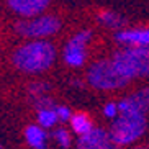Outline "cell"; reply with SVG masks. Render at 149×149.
<instances>
[{"mask_svg": "<svg viewBox=\"0 0 149 149\" xmlns=\"http://www.w3.org/2000/svg\"><path fill=\"white\" fill-rule=\"evenodd\" d=\"M56 61V48L53 43L43 40L30 41L23 44L13 53V64L17 69L36 74L49 69Z\"/></svg>", "mask_w": 149, "mask_h": 149, "instance_id": "obj_1", "label": "cell"}, {"mask_svg": "<svg viewBox=\"0 0 149 149\" xmlns=\"http://www.w3.org/2000/svg\"><path fill=\"white\" fill-rule=\"evenodd\" d=\"M111 62L128 80L149 77V48H125L113 54Z\"/></svg>", "mask_w": 149, "mask_h": 149, "instance_id": "obj_2", "label": "cell"}, {"mask_svg": "<svg viewBox=\"0 0 149 149\" xmlns=\"http://www.w3.org/2000/svg\"><path fill=\"white\" fill-rule=\"evenodd\" d=\"M148 128V120L143 113H118L111 123L110 138L116 146H126L134 143L144 134Z\"/></svg>", "mask_w": 149, "mask_h": 149, "instance_id": "obj_3", "label": "cell"}, {"mask_svg": "<svg viewBox=\"0 0 149 149\" xmlns=\"http://www.w3.org/2000/svg\"><path fill=\"white\" fill-rule=\"evenodd\" d=\"M87 80L93 88L98 90H118L130 82L116 70L111 59H100L93 62L87 70Z\"/></svg>", "mask_w": 149, "mask_h": 149, "instance_id": "obj_4", "label": "cell"}, {"mask_svg": "<svg viewBox=\"0 0 149 149\" xmlns=\"http://www.w3.org/2000/svg\"><path fill=\"white\" fill-rule=\"evenodd\" d=\"M17 33L25 38H33V40H41L44 36H53L61 30V20L53 15H43L31 20H22L15 26Z\"/></svg>", "mask_w": 149, "mask_h": 149, "instance_id": "obj_5", "label": "cell"}, {"mask_svg": "<svg viewBox=\"0 0 149 149\" xmlns=\"http://www.w3.org/2000/svg\"><path fill=\"white\" fill-rule=\"evenodd\" d=\"M90 36H92V33L85 30L74 35L69 40V43L64 48V61H66L67 66L79 67L85 62V57H87L85 48H87L88 41H90Z\"/></svg>", "mask_w": 149, "mask_h": 149, "instance_id": "obj_6", "label": "cell"}, {"mask_svg": "<svg viewBox=\"0 0 149 149\" xmlns=\"http://www.w3.org/2000/svg\"><path fill=\"white\" fill-rule=\"evenodd\" d=\"M77 149H120V146L111 141L108 131L102 128H93L88 134L79 138Z\"/></svg>", "mask_w": 149, "mask_h": 149, "instance_id": "obj_7", "label": "cell"}, {"mask_svg": "<svg viewBox=\"0 0 149 149\" xmlns=\"http://www.w3.org/2000/svg\"><path fill=\"white\" fill-rule=\"evenodd\" d=\"M149 88H144L141 92H136L133 95L123 98L118 103V113H143L146 115L149 108V100H148Z\"/></svg>", "mask_w": 149, "mask_h": 149, "instance_id": "obj_8", "label": "cell"}, {"mask_svg": "<svg viewBox=\"0 0 149 149\" xmlns=\"http://www.w3.org/2000/svg\"><path fill=\"white\" fill-rule=\"evenodd\" d=\"M10 10H13L15 13L22 15V17H36L40 15L43 10H46L49 7L48 0H10L7 2Z\"/></svg>", "mask_w": 149, "mask_h": 149, "instance_id": "obj_9", "label": "cell"}, {"mask_svg": "<svg viewBox=\"0 0 149 149\" xmlns=\"http://www.w3.org/2000/svg\"><path fill=\"white\" fill-rule=\"evenodd\" d=\"M115 40L131 48H149V28L118 31L115 35Z\"/></svg>", "mask_w": 149, "mask_h": 149, "instance_id": "obj_10", "label": "cell"}, {"mask_svg": "<svg viewBox=\"0 0 149 149\" xmlns=\"http://www.w3.org/2000/svg\"><path fill=\"white\" fill-rule=\"evenodd\" d=\"M25 138H26L28 144L33 149H44L48 134H46V131H44L43 128L36 126V125H30L25 130Z\"/></svg>", "mask_w": 149, "mask_h": 149, "instance_id": "obj_11", "label": "cell"}, {"mask_svg": "<svg viewBox=\"0 0 149 149\" xmlns=\"http://www.w3.org/2000/svg\"><path fill=\"white\" fill-rule=\"evenodd\" d=\"M70 128L79 136H85L93 130V125H92V120L85 113H75L70 118Z\"/></svg>", "mask_w": 149, "mask_h": 149, "instance_id": "obj_12", "label": "cell"}, {"mask_svg": "<svg viewBox=\"0 0 149 149\" xmlns=\"http://www.w3.org/2000/svg\"><path fill=\"white\" fill-rule=\"evenodd\" d=\"M38 123H40V126H43V128H53L57 123L56 110H53V108L40 110V111H38Z\"/></svg>", "mask_w": 149, "mask_h": 149, "instance_id": "obj_13", "label": "cell"}, {"mask_svg": "<svg viewBox=\"0 0 149 149\" xmlns=\"http://www.w3.org/2000/svg\"><path fill=\"white\" fill-rule=\"evenodd\" d=\"M98 20L105 26H110V28H120L123 25V18L120 15H116L115 12H100L98 13Z\"/></svg>", "mask_w": 149, "mask_h": 149, "instance_id": "obj_14", "label": "cell"}, {"mask_svg": "<svg viewBox=\"0 0 149 149\" xmlns=\"http://www.w3.org/2000/svg\"><path fill=\"white\" fill-rule=\"evenodd\" d=\"M53 136H54V139L57 141V144L61 146V148H69L70 146V134H69V131L64 130V128H57Z\"/></svg>", "mask_w": 149, "mask_h": 149, "instance_id": "obj_15", "label": "cell"}, {"mask_svg": "<svg viewBox=\"0 0 149 149\" xmlns=\"http://www.w3.org/2000/svg\"><path fill=\"white\" fill-rule=\"evenodd\" d=\"M103 115L107 118H116L118 116V105L116 103H107L103 107Z\"/></svg>", "mask_w": 149, "mask_h": 149, "instance_id": "obj_16", "label": "cell"}, {"mask_svg": "<svg viewBox=\"0 0 149 149\" xmlns=\"http://www.w3.org/2000/svg\"><path fill=\"white\" fill-rule=\"evenodd\" d=\"M56 115H57V120H62V121H67L72 118V113L67 107H56Z\"/></svg>", "mask_w": 149, "mask_h": 149, "instance_id": "obj_17", "label": "cell"}, {"mask_svg": "<svg viewBox=\"0 0 149 149\" xmlns=\"http://www.w3.org/2000/svg\"><path fill=\"white\" fill-rule=\"evenodd\" d=\"M148 100H149V93H148Z\"/></svg>", "mask_w": 149, "mask_h": 149, "instance_id": "obj_18", "label": "cell"}, {"mask_svg": "<svg viewBox=\"0 0 149 149\" xmlns=\"http://www.w3.org/2000/svg\"><path fill=\"white\" fill-rule=\"evenodd\" d=\"M0 149H2V146H0Z\"/></svg>", "mask_w": 149, "mask_h": 149, "instance_id": "obj_19", "label": "cell"}, {"mask_svg": "<svg viewBox=\"0 0 149 149\" xmlns=\"http://www.w3.org/2000/svg\"><path fill=\"white\" fill-rule=\"evenodd\" d=\"M138 149H141V148H138Z\"/></svg>", "mask_w": 149, "mask_h": 149, "instance_id": "obj_20", "label": "cell"}]
</instances>
